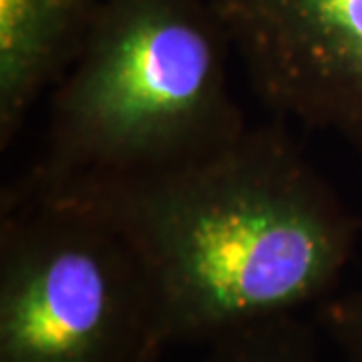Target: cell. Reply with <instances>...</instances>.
Here are the masks:
<instances>
[{"label":"cell","mask_w":362,"mask_h":362,"mask_svg":"<svg viewBox=\"0 0 362 362\" xmlns=\"http://www.w3.org/2000/svg\"><path fill=\"white\" fill-rule=\"evenodd\" d=\"M97 204L141 250L169 344H209L322 304L361 232L358 218L280 127H247L204 165Z\"/></svg>","instance_id":"1"},{"label":"cell","mask_w":362,"mask_h":362,"mask_svg":"<svg viewBox=\"0 0 362 362\" xmlns=\"http://www.w3.org/2000/svg\"><path fill=\"white\" fill-rule=\"evenodd\" d=\"M209 0H101L54 87L47 151L14 187L109 202L221 156L247 131Z\"/></svg>","instance_id":"2"},{"label":"cell","mask_w":362,"mask_h":362,"mask_svg":"<svg viewBox=\"0 0 362 362\" xmlns=\"http://www.w3.org/2000/svg\"><path fill=\"white\" fill-rule=\"evenodd\" d=\"M149 266L103 204L11 187L0 216V362H157Z\"/></svg>","instance_id":"3"},{"label":"cell","mask_w":362,"mask_h":362,"mask_svg":"<svg viewBox=\"0 0 362 362\" xmlns=\"http://www.w3.org/2000/svg\"><path fill=\"white\" fill-rule=\"evenodd\" d=\"M276 113L337 135L362 161V0H209Z\"/></svg>","instance_id":"4"},{"label":"cell","mask_w":362,"mask_h":362,"mask_svg":"<svg viewBox=\"0 0 362 362\" xmlns=\"http://www.w3.org/2000/svg\"><path fill=\"white\" fill-rule=\"evenodd\" d=\"M101 0H0V147L77 61Z\"/></svg>","instance_id":"5"},{"label":"cell","mask_w":362,"mask_h":362,"mask_svg":"<svg viewBox=\"0 0 362 362\" xmlns=\"http://www.w3.org/2000/svg\"><path fill=\"white\" fill-rule=\"evenodd\" d=\"M207 346L204 362H322L314 328L298 314L247 324Z\"/></svg>","instance_id":"6"},{"label":"cell","mask_w":362,"mask_h":362,"mask_svg":"<svg viewBox=\"0 0 362 362\" xmlns=\"http://www.w3.org/2000/svg\"><path fill=\"white\" fill-rule=\"evenodd\" d=\"M316 318L344 362H362V288L328 296L316 306Z\"/></svg>","instance_id":"7"}]
</instances>
